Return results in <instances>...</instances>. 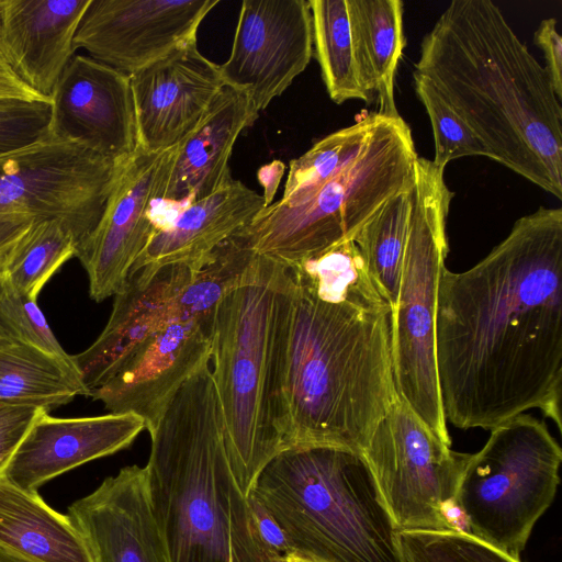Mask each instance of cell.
I'll list each match as a JSON object with an SVG mask.
<instances>
[{"label": "cell", "mask_w": 562, "mask_h": 562, "mask_svg": "<svg viewBox=\"0 0 562 562\" xmlns=\"http://www.w3.org/2000/svg\"><path fill=\"white\" fill-rule=\"evenodd\" d=\"M435 331L447 423L492 430L538 408L561 430L562 209L518 218L467 271L445 267Z\"/></svg>", "instance_id": "cell-1"}, {"label": "cell", "mask_w": 562, "mask_h": 562, "mask_svg": "<svg viewBox=\"0 0 562 562\" xmlns=\"http://www.w3.org/2000/svg\"><path fill=\"white\" fill-rule=\"evenodd\" d=\"M396 397L392 306L364 262L328 283L294 282L282 450L329 446L362 453Z\"/></svg>", "instance_id": "cell-2"}, {"label": "cell", "mask_w": 562, "mask_h": 562, "mask_svg": "<svg viewBox=\"0 0 562 562\" xmlns=\"http://www.w3.org/2000/svg\"><path fill=\"white\" fill-rule=\"evenodd\" d=\"M425 76L490 159L562 199V106L547 70L491 0H453L420 44Z\"/></svg>", "instance_id": "cell-3"}, {"label": "cell", "mask_w": 562, "mask_h": 562, "mask_svg": "<svg viewBox=\"0 0 562 562\" xmlns=\"http://www.w3.org/2000/svg\"><path fill=\"white\" fill-rule=\"evenodd\" d=\"M149 435L148 496L169 561L261 562L210 362L177 391Z\"/></svg>", "instance_id": "cell-4"}, {"label": "cell", "mask_w": 562, "mask_h": 562, "mask_svg": "<svg viewBox=\"0 0 562 562\" xmlns=\"http://www.w3.org/2000/svg\"><path fill=\"white\" fill-rule=\"evenodd\" d=\"M293 292L289 267L256 254L214 312L211 374L231 469L245 497L282 450V390Z\"/></svg>", "instance_id": "cell-5"}, {"label": "cell", "mask_w": 562, "mask_h": 562, "mask_svg": "<svg viewBox=\"0 0 562 562\" xmlns=\"http://www.w3.org/2000/svg\"><path fill=\"white\" fill-rule=\"evenodd\" d=\"M282 529L290 554L317 562H402L397 530L359 451H280L250 493Z\"/></svg>", "instance_id": "cell-6"}, {"label": "cell", "mask_w": 562, "mask_h": 562, "mask_svg": "<svg viewBox=\"0 0 562 562\" xmlns=\"http://www.w3.org/2000/svg\"><path fill=\"white\" fill-rule=\"evenodd\" d=\"M417 157L402 116H383L358 156L301 203L273 202L237 233L257 254L296 265L353 240L392 196L412 186Z\"/></svg>", "instance_id": "cell-7"}, {"label": "cell", "mask_w": 562, "mask_h": 562, "mask_svg": "<svg viewBox=\"0 0 562 562\" xmlns=\"http://www.w3.org/2000/svg\"><path fill=\"white\" fill-rule=\"evenodd\" d=\"M443 173L432 160L417 157L398 295L392 307V358L397 396L451 445L438 384L435 335L439 279L449 250L446 225L453 198Z\"/></svg>", "instance_id": "cell-8"}, {"label": "cell", "mask_w": 562, "mask_h": 562, "mask_svg": "<svg viewBox=\"0 0 562 562\" xmlns=\"http://www.w3.org/2000/svg\"><path fill=\"white\" fill-rule=\"evenodd\" d=\"M561 462V447L542 420L520 414L493 428L469 456L453 501L465 532L520 560L553 502Z\"/></svg>", "instance_id": "cell-9"}, {"label": "cell", "mask_w": 562, "mask_h": 562, "mask_svg": "<svg viewBox=\"0 0 562 562\" xmlns=\"http://www.w3.org/2000/svg\"><path fill=\"white\" fill-rule=\"evenodd\" d=\"M362 454L397 531L458 529L449 512L470 454L453 451L398 396Z\"/></svg>", "instance_id": "cell-10"}, {"label": "cell", "mask_w": 562, "mask_h": 562, "mask_svg": "<svg viewBox=\"0 0 562 562\" xmlns=\"http://www.w3.org/2000/svg\"><path fill=\"white\" fill-rule=\"evenodd\" d=\"M127 159H109L50 135L2 155L0 222L59 218L75 231L80 247L100 222Z\"/></svg>", "instance_id": "cell-11"}, {"label": "cell", "mask_w": 562, "mask_h": 562, "mask_svg": "<svg viewBox=\"0 0 562 562\" xmlns=\"http://www.w3.org/2000/svg\"><path fill=\"white\" fill-rule=\"evenodd\" d=\"M177 147L160 151L137 147L126 160L100 222L78 248L76 257L88 274L89 293L95 302L123 288L157 229L150 207L161 199Z\"/></svg>", "instance_id": "cell-12"}, {"label": "cell", "mask_w": 562, "mask_h": 562, "mask_svg": "<svg viewBox=\"0 0 562 562\" xmlns=\"http://www.w3.org/2000/svg\"><path fill=\"white\" fill-rule=\"evenodd\" d=\"M220 0H90L75 49L128 76L196 41Z\"/></svg>", "instance_id": "cell-13"}, {"label": "cell", "mask_w": 562, "mask_h": 562, "mask_svg": "<svg viewBox=\"0 0 562 562\" xmlns=\"http://www.w3.org/2000/svg\"><path fill=\"white\" fill-rule=\"evenodd\" d=\"M312 57L307 0H244L231 54L220 66L225 83L244 90L260 113L306 69Z\"/></svg>", "instance_id": "cell-14"}, {"label": "cell", "mask_w": 562, "mask_h": 562, "mask_svg": "<svg viewBox=\"0 0 562 562\" xmlns=\"http://www.w3.org/2000/svg\"><path fill=\"white\" fill-rule=\"evenodd\" d=\"M48 134L113 160L138 147L131 77L90 56L74 55L56 82Z\"/></svg>", "instance_id": "cell-15"}, {"label": "cell", "mask_w": 562, "mask_h": 562, "mask_svg": "<svg viewBox=\"0 0 562 562\" xmlns=\"http://www.w3.org/2000/svg\"><path fill=\"white\" fill-rule=\"evenodd\" d=\"M213 318L175 315L91 397L109 413L139 416L150 434L177 391L210 362Z\"/></svg>", "instance_id": "cell-16"}, {"label": "cell", "mask_w": 562, "mask_h": 562, "mask_svg": "<svg viewBox=\"0 0 562 562\" xmlns=\"http://www.w3.org/2000/svg\"><path fill=\"white\" fill-rule=\"evenodd\" d=\"M130 77L138 147L146 151L178 145L199 124L225 85L221 66L199 50L196 41Z\"/></svg>", "instance_id": "cell-17"}, {"label": "cell", "mask_w": 562, "mask_h": 562, "mask_svg": "<svg viewBox=\"0 0 562 562\" xmlns=\"http://www.w3.org/2000/svg\"><path fill=\"white\" fill-rule=\"evenodd\" d=\"M199 267L172 263L128 273L114 295L102 333L90 347L72 356L90 397L176 315V301Z\"/></svg>", "instance_id": "cell-18"}, {"label": "cell", "mask_w": 562, "mask_h": 562, "mask_svg": "<svg viewBox=\"0 0 562 562\" xmlns=\"http://www.w3.org/2000/svg\"><path fill=\"white\" fill-rule=\"evenodd\" d=\"M95 562H170L149 503L145 467L122 468L66 514Z\"/></svg>", "instance_id": "cell-19"}, {"label": "cell", "mask_w": 562, "mask_h": 562, "mask_svg": "<svg viewBox=\"0 0 562 562\" xmlns=\"http://www.w3.org/2000/svg\"><path fill=\"white\" fill-rule=\"evenodd\" d=\"M146 429L137 415L58 418L42 411L8 462L2 475L36 493L49 480L86 462L128 448Z\"/></svg>", "instance_id": "cell-20"}, {"label": "cell", "mask_w": 562, "mask_h": 562, "mask_svg": "<svg viewBox=\"0 0 562 562\" xmlns=\"http://www.w3.org/2000/svg\"><path fill=\"white\" fill-rule=\"evenodd\" d=\"M90 0H5L0 48L19 77L50 98L76 52L74 37Z\"/></svg>", "instance_id": "cell-21"}, {"label": "cell", "mask_w": 562, "mask_h": 562, "mask_svg": "<svg viewBox=\"0 0 562 562\" xmlns=\"http://www.w3.org/2000/svg\"><path fill=\"white\" fill-rule=\"evenodd\" d=\"M258 117L248 94L225 83L199 124L178 144L160 200L194 202L228 184L234 179L228 164L234 145Z\"/></svg>", "instance_id": "cell-22"}, {"label": "cell", "mask_w": 562, "mask_h": 562, "mask_svg": "<svg viewBox=\"0 0 562 562\" xmlns=\"http://www.w3.org/2000/svg\"><path fill=\"white\" fill-rule=\"evenodd\" d=\"M265 200L233 179L215 193L190 202L169 223L156 229L131 271L172 263L202 266L211 254L247 226Z\"/></svg>", "instance_id": "cell-23"}, {"label": "cell", "mask_w": 562, "mask_h": 562, "mask_svg": "<svg viewBox=\"0 0 562 562\" xmlns=\"http://www.w3.org/2000/svg\"><path fill=\"white\" fill-rule=\"evenodd\" d=\"M0 548L36 562H95L83 536L38 493L0 474Z\"/></svg>", "instance_id": "cell-24"}, {"label": "cell", "mask_w": 562, "mask_h": 562, "mask_svg": "<svg viewBox=\"0 0 562 562\" xmlns=\"http://www.w3.org/2000/svg\"><path fill=\"white\" fill-rule=\"evenodd\" d=\"M356 58L362 85L376 94L378 113L400 116L394 83L406 40L401 0H348Z\"/></svg>", "instance_id": "cell-25"}, {"label": "cell", "mask_w": 562, "mask_h": 562, "mask_svg": "<svg viewBox=\"0 0 562 562\" xmlns=\"http://www.w3.org/2000/svg\"><path fill=\"white\" fill-rule=\"evenodd\" d=\"M90 396L72 361L0 335V402L45 409Z\"/></svg>", "instance_id": "cell-26"}, {"label": "cell", "mask_w": 562, "mask_h": 562, "mask_svg": "<svg viewBox=\"0 0 562 562\" xmlns=\"http://www.w3.org/2000/svg\"><path fill=\"white\" fill-rule=\"evenodd\" d=\"M312 14L313 55L329 98L367 103L373 97L364 89L356 58L348 0H308Z\"/></svg>", "instance_id": "cell-27"}, {"label": "cell", "mask_w": 562, "mask_h": 562, "mask_svg": "<svg viewBox=\"0 0 562 562\" xmlns=\"http://www.w3.org/2000/svg\"><path fill=\"white\" fill-rule=\"evenodd\" d=\"M412 205L413 183L392 196L353 238L371 279L392 307L398 295Z\"/></svg>", "instance_id": "cell-28"}, {"label": "cell", "mask_w": 562, "mask_h": 562, "mask_svg": "<svg viewBox=\"0 0 562 562\" xmlns=\"http://www.w3.org/2000/svg\"><path fill=\"white\" fill-rule=\"evenodd\" d=\"M384 115H361L355 124L328 134L289 165L282 198L284 206L301 203L312 191L346 167L368 144Z\"/></svg>", "instance_id": "cell-29"}, {"label": "cell", "mask_w": 562, "mask_h": 562, "mask_svg": "<svg viewBox=\"0 0 562 562\" xmlns=\"http://www.w3.org/2000/svg\"><path fill=\"white\" fill-rule=\"evenodd\" d=\"M79 238L59 218L33 222L9 252L3 271L24 294L37 299L49 278L71 257Z\"/></svg>", "instance_id": "cell-30"}, {"label": "cell", "mask_w": 562, "mask_h": 562, "mask_svg": "<svg viewBox=\"0 0 562 562\" xmlns=\"http://www.w3.org/2000/svg\"><path fill=\"white\" fill-rule=\"evenodd\" d=\"M402 562H520L460 529L397 531Z\"/></svg>", "instance_id": "cell-31"}, {"label": "cell", "mask_w": 562, "mask_h": 562, "mask_svg": "<svg viewBox=\"0 0 562 562\" xmlns=\"http://www.w3.org/2000/svg\"><path fill=\"white\" fill-rule=\"evenodd\" d=\"M414 88L429 117L435 156L432 162L443 168L448 162L468 156L490 158L486 147L470 126L441 97L436 87L425 76L414 71Z\"/></svg>", "instance_id": "cell-32"}, {"label": "cell", "mask_w": 562, "mask_h": 562, "mask_svg": "<svg viewBox=\"0 0 562 562\" xmlns=\"http://www.w3.org/2000/svg\"><path fill=\"white\" fill-rule=\"evenodd\" d=\"M0 333L58 358L71 359L53 334L36 299L22 293L3 270L0 272Z\"/></svg>", "instance_id": "cell-33"}, {"label": "cell", "mask_w": 562, "mask_h": 562, "mask_svg": "<svg viewBox=\"0 0 562 562\" xmlns=\"http://www.w3.org/2000/svg\"><path fill=\"white\" fill-rule=\"evenodd\" d=\"M50 113L47 102L0 101V156L47 138Z\"/></svg>", "instance_id": "cell-34"}, {"label": "cell", "mask_w": 562, "mask_h": 562, "mask_svg": "<svg viewBox=\"0 0 562 562\" xmlns=\"http://www.w3.org/2000/svg\"><path fill=\"white\" fill-rule=\"evenodd\" d=\"M42 411L45 409L0 402V474Z\"/></svg>", "instance_id": "cell-35"}, {"label": "cell", "mask_w": 562, "mask_h": 562, "mask_svg": "<svg viewBox=\"0 0 562 562\" xmlns=\"http://www.w3.org/2000/svg\"><path fill=\"white\" fill-rule=\"evenodd\" d=\"M246 498L250 528L258 548L277 555L288 557L291 553L290 547L278 522L251 494Z\"/></svg>", "instance_id": "cell-36"}, {"label": "cell", "mask_w": 562, "mask_h": 562, "mask_svg": "<svg viewBox=\"0 0 562 562\" xmlns=\"http://www.w3.org/2000/svg\"><path fill=\"white\" fill-rule=\"evenodd\" d=\"M535 44L542 50L546 70L557 97L562 99V37L554 18L543 19L533 35Z\"/></svg>", "instance_id": "cell-37"}, {"label": "cell", "mask_w": 562, "mask_h": 562, "mask_svg": "<svg viewBox=\"0 0 562 562\" xmlns=\"http://www.w3.org/2000/svg\"><path fill=\"white\" fill-rule=\"evenodd\" d=\"M8 100L52 103V98L42 95L19 77L0 48V101Z\"/></svg>", "instance_id": "cell-38"}, {"label": "cell", "mask_w": 562, "mask_h": 562, "mask_svg": "<svg viewBox=\"0 0 562 562\" xmlns=\"http://www.w3.org/2000/svg\"><path fill=\"white\" fill-rule=\"evenodd\" d=\"M33 222L35 221L30 218L0 222V272L9 252Z\"/></svg>", "instance_id": "cell-39"}, {"label": "cell", "mask_w": 562, "mask_h": 562, "mask_svg": "<svg viewBox=\"0 0 562 562\" xmlns=\"http://www.w3.org/2000/svg\"><path fill=\"white\" fill-rule=\"evenodd\" d=\"M285 166L280 160H273L270 164L263 165L257 172V179L263 188L265 205L268 206L273 203L277 189L284 175Z\"/></svg>", "instance_id": "cell-40"}, {"label": "cell", "mask_w": 562, "mask_h": 562, "mask_svg": "<svg viewBox=\"0 0 562 562\" xmlns=\"http://www.w3.org/2000/svg\"><path fill=\"white\" fill-rule=\"evenodd\" d=\"M0 562H36L0 548Z\"/></svg>", "instance_id": "cell-41"}, {"label": "cell", "mask_w": 562, "mask_h": 562, "mask_svg": "<svg viewBox=\"0 0 562 562\" xmlns=\"http://www.w3.org/2000/svg\"><path fill=\"white\" fill-rule=\"evenodd\" d=\"M260 552L261 562H288L285 557L277 555L261 549Z\"/></svg>", "instance_id": "cell-42"}, {"label": "cell", "mask_w": 562, "mask_h": 562, "mask_svg": "<svg viewBox=\"0 0 562 562\" xmlns=\"http://www.w3.org/2000/svg\"><path fill=\"white\" fill-rule=\"evenodd\" d=\"M286 558V561L288 562H317L315 560H312V559H308V558H304V557H301V555H297V554H289Z\"/></svg>", "instance_id": "cell-43"}, {"label": "cell", "mask_w": 562, "mask_h": 562, "mask_svg": "<svg viewBox=\"0 0 562 562\" xmlns=\"http://www.w3.org/2000/svg\"><path fill=\"white\" fill-rule=\"evenodd\" d=\"M4 4H5V0H0V21H1V15H2Z\"/></svg>", "instance_id": "cell-44"}, {"label": "cell", "mask_w": 562, "mask_h": 562, "mask_svg": "<svg viewBox=\"0 0 562 562\" xmlns=\"http://www.w3.org/2000/svg\"><path fill=\"white\" fill-rule=\"evenodd\" d=\"M0 335H1V333H0Z\"/></svg>", "instance_id": "cell-45"}]
</instances>
